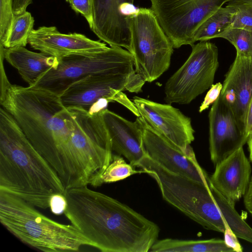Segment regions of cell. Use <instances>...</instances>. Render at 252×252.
Masks as SVG:
<instances>
[{
  "instance_id": "6da1fadb",
  "label": "cell",
  "mask_w": 252,
  "mask_h": 252,
  "mask_svg": "<svg viewBox=\"0 0 252 252\" xmlns=\"http://www.w3.org/2000/svg\"><path fill=\"white\" fill-rule=\"evenodd\" d=\"M64 214L92 244L103 252H148L159 228L128 206L88 185L66 189Z\"/></svg>"
},
{
  "instance_id": "7a4b0ae2",
  "label": "cell",
  "mask_w": 252,
  "mask_h": 252,
  "mask_svg": "<svg viewBox=\"0 0 252 252\" xmlns=\"http://www.w3.org/2000/svg\"><path fill=\"white\" fill-rule=\"evenodd\" d=\"M0 103L37 151L56 170L72 155L74 125L60 96L45 89L0 84Z\"/></svg>"
},
{
  "instance_id": "3957f363",
  "label": "cell",
  "mask_w": 252,
  "mask_h": 252,
  "mask_svg": "<svg viewBox=\"0 0 252 252\" xmlns=\"http://www.w3.org/2000/svg\"><path fill=\"white\" fill-rule=\"evenodd\" d=\"M0 190L34 207L49 208L51 197L65 195L59 177L27 138L17 122L0 108Z\"/></svg>"
},
{
  "instance_id": "277c9868",
  "label": "cell",
  "mask_w": 252,
  "mask_h": 252,
  "mask_svg": "<svg viewBox=\"0 0 252 252\" xmlns=\"http://www.w3.org/2000/svg\"><path fill=\"white\" fill-rule=\"evenodd\" d=\"M25 200L0 190V221L23 243L45 252L78 251L91 242L72 224L59 223Z\"/></svg>"
},
{
  "instance_id": "5b68a950",
  "label": "cell",
  "mask_w": 252,
  "mask_h": 252,
  "mask_svg": "<svg viewBox=\"0 0 252 252\" xmlns=\"http://www.w3.org/2000/svg\"><path fill=\"white\" fill-rule=\"evenodd\" d=\"M136 167L155 180L168 203L205 228L223 233L225 220L209 185L170 172L147 155Z\"/></svg>"
},
{
  "instance_id": "8992f818",
  "label": "cell",
  "mask_w": 252,
  "mask_h": 252,
  "mask_svg": "<svg viewBox=\"0 0 252 252\" xmlns=\"http://www.w3.org/2000/svg\"><path fill=\"white\" fill-rule=\"evenodd\" d=\"M135 73L131 53L122 47L110 46L59 59L56 67L46 71L30 87L45 89L60 96L72 84L90 75Z\"/></svg>"
},
{
  "instance_id": "52a82bcc",
  "label": "cell",
  "mask_w": 252,
  "mask_h": 252,
  "mask_svg": "<svg viewBox=\"0 0 252 252\" xmlns=\"http://www.w3.org/2000/svg\"><path fill=\"white\" fill-rule=\"evenodd\" d=\"M145 82L137 73L95 74L73 83L60 97L66 108H79L90 113L104 110L109 102L115 101L138 117L140 114L136 107L123 91L141 92Z\"/></svg>"
},
{
  "instance_id": "ba28073f",
  "label": "cell",
  "mask_w": 252,
  "mask_h": 252,
  "mask_svg": "<svg viewBox=\"0 0 252 252\" xmlns=\"http://www.w3.org/2000/svg\"><path fill=\"white\" fill-rule=\"evenodd\" d=\"M127 19L135 72L152 82L169 68L173 44L151 8H138Z\"/></svg>"
},
{
  "instance_id": "9c48e42d",
  "label": "cell",
  "mask_w": 252,
  "mask_h": 252,
  "mask_svg": "<svg viewBox=\"0 0 252 252\" xmlns=\"http://www.w3.org/2000/svg\"><path fill=\"white\" fill-rule=\"evenodd\" d=\"M191 47L188 59L165 83V100L168 104H188L213 85L219 66L218 47L209 41Z\"/></svg>"
},
{
  "instance_id": "30bf717a",
  "label": "cell",
  "mask_w": 252,
  "mask_h": 252,
  "mask_svg": "<svg viewBox=\"0 0 252 252\" xmlns=\"http://www.w3.org/2000/svg\"><path fill=\"white\" fill-rule=\"evenodd\" d=\"M68 109L74 124L73 147L90 185L105 170L113 154L103 110L90 113L79 108Z\"/></svg>"
},
{
  "instance_id": "8fae6325",
  "label": "cell",
  "mask_w": 252,
  "mask_h": 252,
  "mask_svg": "<svg viewBox=\"0 0 252 252\" xmlns=\"http://www.w3.org/2000/svg\"><path fill=\"white\" fill-rule=\"evenodd\" d=\"M232 0H150L151 9L174 48L194 44V32L214 10Z\"/></svg>"
},
{
  "instance_id": "7c38bea8",
  "label": "cell",
  "mask_w": 252,
  "mask_h": 252,
  "mask_svg": "<svg viewBox=\"0 0 252 252\" xmlns=\"http://www.w3.org/2000/svg\"><path fill=\"white\" fill-rule=\"evenodd\" d=\"M143 145L147 155L162 167L206 185L209 175L200 166L191 146L183 151L167 140L140 116Z\"/></svg>"
},
{
  "instance_id": "4fadbf2b",
  "label": "cell",
  "mask_w": 252,
  "mask_h": 252,
  "mask_svg": "<svg viewBox=\"0 0 252 252\" xmlns=\"http://www.w3.org/2000/svg\"><path fill=\"white\" fill-rule=\"evenodd\" d=\"M140 116L170 143L186 152L194 140L190 118L170 104H161L137 96L132 99Z\"/></svg>"
},
{
  "instance_id": "5bb4252c",
  "label": "cell",
  "mask_w": 252,
  "mask_h": 252,
  "mask_svg": "<svg viewBox=\"0 0 252 252\" xmlns=\"http://www.w3.org/2000/svg\"><path fill=\"white\" fill-rule=\"evenodd\" d=\"M134 0H94V22L91 30L110 46L131 50L127 17L134 11Z\"/></svg>"
},
{
  "instance_id": "9a60e30c",
  "label": "cell",
  "mask_w": 252,
  "mask_h": 252,
  "mask_svg": "<svg viewBox=\"0 0 252 252\" xmlns=\"http://www.w3.org/2000/svg\"><path fill=\"white\" fill-rule=\"evenodd\" d=\"M208 117L210 158L215 166L242 147L248 137L220 96L213 103Z\"/></svg>"
},
{
  "instance_id": "2e32d148",
  "label": "cell",
  "mask_w": 252,
  "mask_h": 252,
  "mask_svg": "<svg viewBox=\"0 0 252 252\" xmlns=\"http://www.w3.org/2000/svg\"><path fill=\"white\" fill-rule=\"evenodd\" d=\"M220 96L245 133L247 112L252 98V58L236 55L225 75Z\"/></svg>"
},
{
  "instance_id": "e0dca14e",
  "label": "cell",
  "mask_w": 252,
  "mask_h": 252,
  "mask_svg": "<svg viewBox=\"0 0 252 252\" xmlns=\"http://www.w3.org/2000/svg\"><path fill=\"white\" fill-rule=\"evenodd\" d=\"M215 167L208 184L235 206L246 193L251 178V165L243 147Z\"/></svg>"
},
{
  "instance_id": "ac0fdd59",
  "label": "cell",
  "mask_w": 252,
  "mask_h": 252,
  "mask_svg": "<svg viewBox=\"0 0 252 252\" xmlns=\"http://www.w3.org/2000/svg\"><path fill=\"white\" fill-rule=\"evenodd\" d=\"M28 43L33 49L58 59L71 54L97 51L108 47L105 43L91 39L81 33H62L55 26H42L33 29Z\"/></svg>"
},
{
  "instance_id": "d6986e66",
  "label": "cell",
  "mask_w": 252,
  "mask_h": 252,
  "mask_svg": "<svg viewBox=\"0 0 252 252\" xmlns=\"http://www.w3.org/2000/svg\"><path fill=\"white\" fill-rule=\"evenodd\" d=\"M102 116L111 140L113 153L124 157L129 163L136 167L147 155L143 145L140 116L131 122L107 108L103 110Z\"/></svg>"
},
{
  "instance_id": "ffe728a7",
  "label": "cell",
  "mask_w": 252,
  "mask_h": 252,
  "mask_svg": "<svg viewBox=\"0 0 252 252\" xmlns=\"http://www.w3.org/2000/svg\"><path fill=\"white\" fill-rule=\"evenodd\" d=\"M6 61L16 68L23 79L32 86L51 68L56 67L58 59L44 53H36L20 46L5 48L0 44Z\"/></svg>"
},
{
  "instance_id": "44dd1931",
  "label": "cell",
  "mask_w": 252,
  "mask_h": 252,
  "mask_svg": "<svg viewBox=\"0 0 252 252\" xmlns=\"http://www.w3.org/2000/svg\"><path fill=\"white\" fill-rule=\"evenodd\" d=\"M150 252H233L224 240L213 238L207 240H181L166 238L158 240Z\"/></svg>"
},
{
  "instance_id": "7402d4cb",
  "label": "cell",
  "mask_w": 252,
  "mask_h": 252,
  "mask_svg": "<svg viewBox=\"0 0 252 252\" xmlns=\"http://www.w3.org/2000/svg\"><path fill=\"white\" fill-rule=\"evenodd\" d=\"M235 14L234 9L225 5L212 11L196 30L193 41H209L230 28Z\"/></svg>"
},
{
  "instance_id": "603a6c76",
  "label": "cell",
  "mask_w": 252,
  "mask_h": 252,
  "mask_svg": "<svg viewBox=\"0 0 252 252\" xmlns=\"http://www.w3.org/2000/svg\"><path fill=\"white\" fill-rule=\"evenodd\" d=\"M212 194L223 219L238 238L252 243V228L230 204L213 186L209 185Z\"/></svg>"
},
{
  "instance_id": "cb8c5ba5",
  "label": "cell",
  "mask_w": 252,
  "mask_h": 252,
  "mask_svg": "<svg viewBox=\"0 0 252 252\" xmlns=\"http://www.w3.org/2000/svg\"><path fill=\"white\" fill-rule=\"evenodd\" d=\"M34 19L32 14L26 11L14 14L5 41L1 44L5 48L25 47L33 30Z\"/></svg>"
},
{
  "instance_id": "d4e9b609",
  "label": "cell",
  "mask_w": 252,
  "mask_h": 252,
  "mask_svg": "<svg viewBox=\"0 0 252 252\" xmlns=\"http://www.w3.org/2000/svg\"><path fill=\"white\" fill-rule=\"evenodd\" d=\"M135 167L127 163L122 156L113 153L109 164L90 185L97 187L104 184L120 181L134 174L144 173L142 170H136Z\"/></svg>"
},
{
  "instance_id": "484cf974",
  "label": "cell",
  "mask_w": 252,
  "mask_h": 252,
  "mask_svg": "<svg viewBox=\"0 0 252 252\" xmlns=\"http://www.w3.org/2000/svg\"><path fill=\"white\" fill-rule=\"evenodd\" d=\"M218 38H222L235 48L236 55L252 58V32L238 28L229 29Z\"/></svg>"
},
{
  "instance_id": "4316f807",
  "label": "cell",
  "mask_w": 252,
  "mask_h": 252,
  "mask_svg": "<svg viewBox=\"0 0 252 252\" xmlns=\"http://www.w3.org/2000/svg\"><path fill=\"white\" fill-rule=\"evenodd\" d=\"M226 5L235 10L230 29L238 28L252 32V0H232Z\"/></svg>"
},
{
  "instance_id": "83f0119b",
  "label": "cell",
  "mask_w": 252,
  "mask_h": 252,
  "mask_svg": "<svg viewBox=\"0 0 252 252\" xmlns=\"http://www.w3.org/2000/svg\"><path fill=\"white\" fill-rule=\"evenodd\" d=\"M13 0H0V44L5 40L13 17Z\"/></svg>"
},
{
  "instance_id": "f1b7e54d",
  "label": "cell",
  "mask_w": 252,
  "mask_h": 252,
  "mask_svg": "<svg viewBox=\"0 0 252 252\" xmlns=\"http://www.w3.org/2000/svg\"><path fill=\"white\" fill-rule=\"evenodd\" d=\"M77 13L81 14L92 30L94 22V0H65Z\"/></svg>"
},
{
  "instance_id": "f546056e",
  "label": "cell",
  "mask_w": 252,
  "mask_h": 252,
  "mask_svg": "<svg viewBox=\"0 0 252 252\" xmlns=\"http://www.w3.org/2000/svg\"><path fill=\"white\" fill-rule=\"evenodd\" d=\"M222 88V84L220 82L213 85L211 87L204 99L199 107V112L201 113L202 111L208 108L209 106L213 103L219 97Z\"/></svg>"
},
{
  "instance_id": "4dcf8cb0",
  "label": "cell",
  "mask_w": 252,
  "mask_h": 252,
  "mask_svg": "<svg viewBox=\"0 0 252 252\" xmlns=\"http://www.w3.org/2000/svg\"><path fill=\"white\" fill-rule=\"evenodd\" d=\"M224 241L225 244L235 252H242L243 248L239 243L236 234L231 230L226 221L224 222Z\"/></svg>"
},
{
  "instance_id": "1f68e13d",
  "label": "cell",
  "mask_w": 252,
  "mask_h": 252,
  "mask_svg": "<svg viewBox=\"0 0 252 252\" xmlns=\"http://www.w3.org/2000/svg\"><path fill=\"white\" fill-rule=\"evenodd\" d=\"M66 207V200L64 195L57 194L51 198L49 208L52 213L55 215L64 213Z\"/></svg>"
},
{
  "instance_id": "d6a6232c",
  "label": "cell",
  "mask_w": 252,
  "mask_h": 252,
  "mask_svg": "<svg viewBox=\"0 0 252 252\" xmlns=\"http://www.w3.org/2000/svg\"><path fill=\"white\" fill-rule=\"evenodd\" d=\"M33 0H13V10L14 14L27 11V7L32 3Z\"/></svg>"
},
{
  "instance_id": "836d02e7",
  "label": "cell",
  "mask_w": 252,
  "mask_h": 252,
  "mask_svg": "<svg viewBox=\"0 0 252 252\" xmlns=\"http://www.w3.org/2000/svg\"><path fill=\"white\" fill-rule=\"evenodd\" d=\"M244 204L247 210L252 216V176L248 189L244 195Z\"/></svg>"
},
{
  "instance_id": "e575fe53",
  "label": "cell",
  "mask_w": 252,
  "mask_h": 252,
  "mask_svg": "<svg viewBox=\"0 0 252 252\" xmlns=\"http://www.w3.org/2000/svg\"><path fill=\"white\" fill-rule=\"evenodd\" d=\"M245 133L249 138L252 135V98L251 99L247 112Z\"/></svg>"
},
{
  "instance_id": "d590c367",
  "label": "cell",
  "mask_w": 252,
  "mask_h": 252,
  "mask_svg": "<svg viewBox=\"0 0 252 252\" xmlns=\"http://www.w3.org/2000/svg\"><path fill=\"white\" fill-rule=\"evenodd\" d=\"M249 152V158L250 161L252 163V135L248 138L247 142Z\"/></svg>"
}]
</instances>
